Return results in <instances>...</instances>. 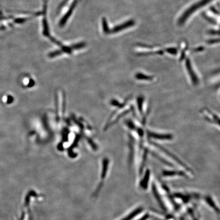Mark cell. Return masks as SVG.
I'll return each instance as SVG.
<instances>
[{"label":"cell","mask_w":220,"mask_h":220,"mask_svg":"<svg viewBox=\"0 0 220 220\" xmlns=\"http://www.w3.org/2000/svg\"><path fill=\"white\" fill-rule=\"evenodd\" d=\"M135 78L138 80L141 81H152L154 79V78L152 76L146 75L145 74L142 73H136L135 74Z\"/></svg>","instance_id":"obj_7"},{"label":"cell","mask_w":220,"mask_h":220,"mask_svg":"<svg viewBox=\"0 0 220 220\" xmlns=\"http://www.w3.org/2000/svg\"><path fill=\"white\" fill-rule=\"evenodd\" d=\"M150 142H151V144L152 145H153V146H155V147H156L157 148L160 149V151H163L165 153H166V155H167L169 156H170V157L172 158L175 161L177 162L181 166L184 167L187 170H190V169L188 167H187V165L184 164L181 160H180L179 159H178V157H176L175 155H173L171 152H170L169 151L167 150L166 148H165L164 147L162 146L161 145H159V144L156 143L152 142V141H150Z\"/></svg>","instance_id":"obj_2"},{"label":"cell","mask_w":220,"mask_h":220,"mask_svg":"<svg viewBox=\"0 0 220 220\" xmlns=\"http://www.w3.org/2000/svg\"><path fill=\"white\" fill-rule=\"evenodd\" d=\"M163 175L164 176H173L175 175H184V173L182 172L177 171H165L163 172Z\"/></svg>","instance_id":"obj_11"},{"label":"cell","mask_w":220,"mask_h":220,"mask_svg":"<svg viewBox=\"0 0 220 220\" xmlns=\"http://www.w3.org/2000/svg\"><path fill=\"white\" fill-rule=\"evenodd\" d=\"M135 22L134 21V20H129L128 21L124 22L123 24H121L120 25L115 26V28H113L111 32L113 33L120 32L123 30L126 29L127 28L133 26L135 25Z\"/></svg>","instance_id":"obj_5"},{"label":"cell","mask_w":220,"mask_h":220,"mask_svg":"<svg viewBox=\"0 0 220 220\" xmlns=\"http://www.w3.org/2000/svg\"><path fill=\"white\" fill-rule=\"evenodd\" d=\"M166 52H168V53H169V54H177V50L176 49V48H174V47H170V48L166 49Z\"/></svg>","instance_id":"obj_16"},{"label":"cell","mask_w":220,"mask_h":220,"mask_svg":"<svg viewBox=\"0 0 220 220\" xmlns=\"http://www.w3.org/2000/svg\"><path fill=\"white\" fill-rule=\"evenodd\" d=\"M143 210V208H138L137 209L134 210L131 213H130L128 216L124 218V219H123L121 220H132L135 217L136 215L141 213V212Z\"/></svg>","instance_id":"obj_8"},{"label":"cell","mask_w":220,"mask_h":220,"mask_svg":"<svg viewBox=\"0 0 220 220\" xmlns=\"http://www.w3.org/2000/svg\"><path fill=\"white\" fill-rule=\"evenodd\" d=\"M210 10H211V11H212V12L214 13L215 14L219 15V11H218V10H217L215 8H214V7H211V8H210Z\"/></svg>","instance_id":"obj_19"},{"label":"cell","mask_w":220,"mask_h":220,"mask_svg":"<svg viewBox=\"0 0 220 220\" xmlns=\"http://www.w3.org/2000/svg\"><path fill=\"white\" fill-rule=\"evenodd\" d=\"M103 30L105 31L106 33H108L109 32V28H108V24L107 23V21H106V20H104L103 21Z\"/></svg>","instance_id":"obj_17"},{"label":"cell","mask_w":220,"mask_h":220,"mask_svg":"<svg viewBox=\"0 0 220 220\" xmlns=\"http://www.w3.org/2000/svg\"><path fill=\"white\" fill-rule=\"evenodd\" d=\"M208 33L212 35H219V31H215V30H210L208 32Z\"/></svg>","instance_id":"obj_20"},{"label":"cell","mask_w":220,"mask_h":220,"mask_svg":"<svg viewBox=\"0 0 220 220\" xmlns=\"http://www.w3.org/2000/svg\"><path fill=\"white\" fill-rule=\"evenodd\" d=\"M148 152V150L147 149H145L143 157V161H142V164H141V168H140V173L142 172V170H143L144 165H145V162L146 161L147 156Z\"/></svg>","instance_id":"obj_13"},{"label":"cell","mask_w":220,"mask_h":220,"mask_svg":"<svg viewBox=\"0 0 220 220\" xmlns=\"http://www.w3.org/2000/svg\"><path fill=\"white\" fill-rule=\"evenodd\" d=\"M144 100V98L143 96H139L137 98V106H138V110L139 111V112L141 115L143 113V106Z\"/></svg>","instance_id":"obj_10"},{"label":"cell","mask_w":220,"mask_h":220,"mask_svg":"<svg viewBox=\"0 0 220 220\" xmlns=\"http://www.w3.org/2000/svg\"><path fill=\"white\" fill-rule=\"evenodd\" d=\"M150 174H151V172L149 170H147L144 177L143 179L142 180L140 183V186L144 189H146L147 188L148 184L149 178H150Z\"/></svg>","instance_id":"obj_6"},{"label":"cell","mask_w":220,"mask_h":220,"mask_svg":"<svg viewBox=\"0 0 220 220\" xmlns=\"http://www.w3.org/2000/svg\"><path fill=\"white\" fill-rule=\"evenodd\" d=\"M189 213H191V215L192 216L193 219V220H197V219H196V218H195L194 217V216H193V215L192 213H191V211H190V212H189Z\"/></svg>","instance_id":"obj_22"},{"label":"cell","mask_w":220,"mask_h":220,"mask_svg":"<svg viewBox=\"0 0 220 220\" xmlns=\"http://www.w3.org/2000/svg\"><path fill=\"white\" fill-rule=\"evenodd\" d=\"M219 42V39H211V40H209L208 41V43L209 44H213V43H217V42Z\"/></svg>","instance_id":"obj_18"},{"label":"cell","mask_w":220,"mask_h":220,"mask_svg":"<svg viewBox=\"0 0 220 220\" xmlns=\"http://www.w3.org/2000/svg\"><path fill=\"white\" fill-rule=\"evenodd\" d=\"M185 67L187 68V71L189 73V74L190 77L191 81L192 82L193 84L195 86L198 85L199 82V79L196 74H195L192 66L191 65L190 60L189 58L187 59L185 61Z\"/></svg>","instance_id":"obj_3"},{"label":"cell","mask_w":220,"mask_h":220,"mask_svg":"<svg viewBox=\"0 0 220 220\" xmlns=\"http://www.w3.org/2000/svg\"><path fill=\"white\" fill-rule=\"evenodd\" d=\"M108 164H109V161L107 159H105L104 162H103V173H102V177L103 178H104L106 176V173L107 172Z\"/></svg>","instance_id":"obj_14"},{"label":"cell","mask_w":220,"mask_h":220,"mask_svg":"<svg viewBox=\"0 0 220 220\" xmlns=\"http://www.w3.org/2000/svg\"><path fill=\"white\" fill-rule=\"evenodd\" d=\"M212 1H213V0H201L200 1L198 2L197 3L191 6L188 9L182 14V16L180 17L179 19L178 20V25H183L195 11L204 7L208 3H210V2H212Z\"/></svg>","instance_id":"obj_1"},{"label":"cell","mask_w":220,"mask_h":220,"mask_svg":"<svg viewBox=\"0 0 220 220\" xmlns=\"http://www.w3.org/2000/svg\"><path fill=\"white\" fill-rule=\"evenodd\" d=\"M205 200H206L207 203H208V204H209L212 208H213V209H215L216 212H217V213H219V208H218L217 207V206H216V205H215V203L213 202V200H212L210 197H206V199H205Z\"/></svg>","instance_id":"obj_12"},{"label":"cell","mask_w":220,"mask_h":220,"mask_svg":"<svg viewBox=\"0 0 220 220\" xmlns=\"http://www.w3.org/2000/svg\"><path fill=\"white\" fill-rule=\"evenodd\" d=\"M149 218V215L147 213L145 214L143 217L141 218V219H140L139 220H146Z\"/></svg>","instance_id":"obj_21"},{"label":"cell","mask_w":220,"mask_h":220,"mask_svg":"<svg viewBox=\"0 0 220 220\" xmlns=\"http://www.w3.org/2000/svg\"><path fill=\"white\" fill-rule=\"evenodd\" d=\"M126 123H127V126L131 130H136V127L135 124L131 120H127Z\"/></svg>","instance_id":"obj_15"},{"label":"cell","mask_w":220,"mask_h":220,"mask_svg":"<svg viewBox=\"0 0 220 220\" xmlns=\"http://www.w3.org/2000/svg\"><path fill=\"white\" fill-rule=\"evenodd\" d=\"M148 138H153L155 139L160 140H171L173 138V136L171 134H162L153 132L147 131Z\"/></svg>","instance_id":"obj_4"},{"label":"cell","mask_w":220,"mask_h":220,"mask_svg":"<svg viewBox=\"0 0 220 220\" xmlns=\"http://www.w3.org/2000/svg\"><path fill=\"white\" fill-rule=\"evenodd\" d=\"M152 190H153V194L155 195V197L156 198L157 201L159 202V204L160 205V206H161V208H162L163 209H166V208H165V206H164V203H163V202H162V199L160 198L159 193L157 192L156 187H155V186L154 184H153V185H152Z\"/></svg>","instance_id":"obj_9"}]
</instances>
